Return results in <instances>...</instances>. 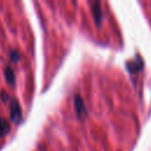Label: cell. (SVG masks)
<instances>
[{
    "label": "cell",
    "mask_w": 151,
    "mask_h": 151,
    "mask_svg": "<svg viewBox=\"0 0 151 151\" xmlns=\"http://www.w3.org/2000/svg\"><path fill=\"white\" fill-rule=\"evenodd\" d=\"M11 104H9V118L13 123L15 124H19L22 119V111H21V107L18 103L17 99H9Z\"/></svg>",
    "instance_id": "1"
},
{
    "label": "cell",
    "mask_w": 151,
    "mask_h": 151,
    "mask_svg": "<svg viewBox=\"0 0 151 151\" xmlns=\"http://www.w3.org/2000/svg\"><path fill=\"white\" fill-rule=\"evenodd\" d=\"M143 67H144V60L142 59V57L139 54H137L133 60H130L126 63V70L131 74H136V73L140 72L143 70Z\"/></svg>",
    "instance_id": "2"
},
{
    "label": "cell",
    "mask_w": 151,
    "mask_h": 151,
    "mask_svg": "<svg viewBox=\"0 0 151 151\" xmlns=\"http://www.w3.org/2000/svg\"><path fill=\"white\" fill-rule=\"evenodd\" d=\"M73 103H74V109H76L77 116L78 117H86L87 116V110L85 107V104L83 101V98L79 94H74Z\"/></svg>",
    "instance_id": "3"
},
{
    "label": "cell",
    "mask_w": 151,
    "mask_h": 151,
    "mask_svg": "<svg viewBox=\"0 0 151 151\" xmlns=\"http://www.w3.org/2000/svg\"><path fill=\"white\" fill-rule=\"evenodd\" d=\"M91 11L93 14V18L97 22V25L99 26L101 24V19H103V13L100 9V4L99 2H91Z\"/></svg>",
    "instance_id": "4"
},
{
    "label": "cell",
    "mask_w": 151,
    "mask_h": 151,
    "mask_svg": "<svg viewBox=\"0 0 151 151\" xmlns=\"http://www.w3.org/2000/svg\"><path fill=\"white\" fill-rule=\"evenodd\" d=\"M11 130L9 123H7V120L2 117H0V137H4L5 134H7Z\"/></svg>",
    "instance_id": "5"
},
{
    "label": "cell",
    "mask_w": 151,
    "mask_h": 151,
    "mask_svg": "<svg viewBox=\"0 0 151 151\" xmlns=\"http://www.w3.org/2000/svg\"><path fill=\"white\" fill-rule=\"evenodd\" d=\"M5 78H6V80H7V83L9 85H14V83H15V76H14V71L9 66L6 67V70H5Z\"/></svg>",
    "instance_id": "6"
},
{
    "label": "cell",
    "mask_w": 151,
    "mask_h": 151,
    "mask_svg": "<svg viewBox=\"0 0 151 151\" xmlns=\"http://www.w3.org/2000/svg\"><path fill=\"white\" fill-rule=\"evenodd\" d=\"M9 58H11V60H12L13 63H18V61H19V58H20L19 52H18L17 50H12V51L9 52Z\"/></svg>",
    "instance_id": "7"
},
{
    "label": "cell",
    "mask_w": 151,
    "mask_h": 151,
    "mask_svg": "<svg viewBox=\"0 0 151 151\" xmlns=\"http://www.w3.org/2000/svg\"><path fill=\"white\" fill-rule=\"evenodd\" d=\"M0 97H1V100L4 101V103H7L11 98L8 97V94L6 93V92H4V91H1V94H0Z\"/></svg>",
    "instance_id": "8"
}]
</instances>
